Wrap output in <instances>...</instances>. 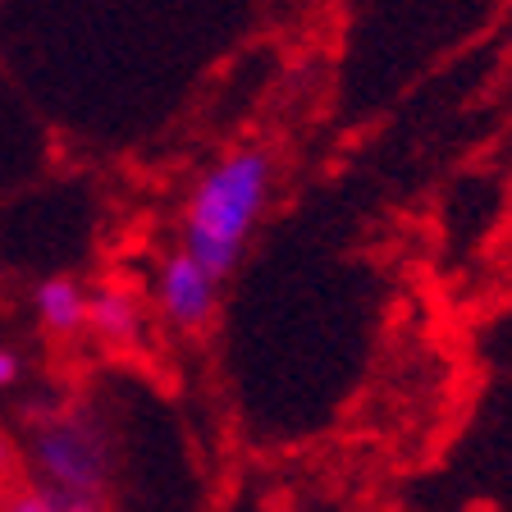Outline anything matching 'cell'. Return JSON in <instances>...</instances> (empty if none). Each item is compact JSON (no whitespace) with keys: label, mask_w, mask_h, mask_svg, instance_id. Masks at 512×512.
I'll list each match as a JSON object with an SVG mask.
<instances>
[{"label":"cell","mask_w":512,"mask_h":512,"mask_svg":"<svg viewBox=\"0 0 512 512\" xmlns=\"http://www.w3.org/2000/svg\"><path fill=\"white\" fill-rule=\"evenodd\" d=\"M37 462L46 476V503L55 512H101L106 494V453L83 421H60L37 439Z\"/></svg>","instance_id":"obj_2"},{"label":"cell","mask_w":512,"mask_h":512,"mask_svg":"<svg viewBox=\"0 0 512 512\" xmlns=\"http://www.w3.org/2000/svg\"><path fill=\"white\" fill-rule=\"evenodd\" d=\"M87 325H92L101 339L128 343L133 334H138V325H142V311H138V302L128 298L124 288H106L96 302H87Z\"/></svg>","instance_id":"obj_5"},{"label":"cell","mask_w":512,"mask_h":512,"mask_svg":"<svg viewBox=\"0 0 512 512\" xmlns=\"http://www.w3.org/2000/svg\"><path fill=\"white\" fill-rule=\"evenodd\" d=\"M10 512H55V508L46 503V494H32V499H14Z\"/></svg>","instance_id":"obj_6"},{"label":"cell","mask_w":512,"mask_h":512,"mask_svg":"<svg viewBox=\"0 0 512 512\" xmlns=\"http://www.w3.org/2000/svg\"><path fill=\"white\" fill-rule=\"evenodd\" d=\"M215 298H220V275H211L192 252H174L160 266L156 307L174 330H202L215 316Z\"/></svg>","instance_id":"obj_3"},{"label":"cell","mask_w":512,"mask_h":512,"mask_svg":"<svg viewBox=\"0 0 512 512\" xmlns=\"http://www.w3.org/2000/svg\"><path fill=\"white\" fill-rule=\"evenodd\" d=\"M275 160L261 147L229 151L197 179L183 211V252H192L211 275H234L247 238L270 202Z\"/></svg>","instance_id":"obj_1"},{"label":"cell","mask_w":512,"mask_h":512,"mask_svg":"<svg viewBox=\"0 0 512 512\" xmlns=\"http://www.w3.org/2000/svg\"><path fill=\"white\" fill-rule=\"evenodd\" d=\"M14 375H19V362H14L10 352H0V389H5V384H10Z\"/></svg>","instance_id":"obj_7"},{"label":"cell","mask_w":512,"mask_h":512,"mask_svg":"<svg viewBox=\"0 0 512 512\" xmlns=\"http://www.w3.org/2000/svg\"><path fill=\"white\" fill-rule=\"evenodd\" d=\"M37 311L51 334H74L78 325H87V298L74 279H46L37 288Z\"/></svg>","instance_id":"obj_4"}]
</instances>
